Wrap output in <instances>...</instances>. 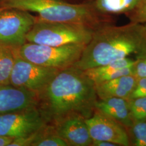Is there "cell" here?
I'll list each match as a JSON object with an SVG mask.
<instances>
[{
  "label": "cell",
  "instance_id": "obj_1",
  "mask_svg": "<svg viewBox=\"0 0 146 146\" xmlns=\"http://www.w3.org/2000/svg\"><path fill=\"white\" fill-rule=\"evenodd\" d=\"M37 95V108L47 123L73 113L89 118L98 100L94 82L74 66L60 70Z\"/></svg>",
  "mask_w": 146,
  "mask_h": 146
},
{
  "label": "cell",
  "instance_id": "obj_2",
  "mask_svg": "<svg viewBox=\"0 0 146 146\" xmlns=\"http://www.w3.org/2000/svg\"><path fill=\"white\" fill-rule=\"evenodd\" d=\"M125 58H146V35L143 24L131 22L95 30L74 66L86 70Z\"/></svg>",
  "mask_w": 146,
  "mask_h": 146
},
{
  "label": "cell",
  "instance_id": "obj_3",
  "mask_svg": "<svg viewBox=\"0 0 146 146\" xmlns=\"http://www.w3.org/2000/svg\"><path fill=\"white\" fill-rule=\"evenodd\" d=\"M16 9L36 13L44 21L76 23L94 31L116 23V17L104 15L90 3L71 4L59 0H0V11Z\"/></svg>",
  "mask_w": 146,
  "mask_h": 146
},
{
  "label": "cell",
  "instance_id": "obj_4",
  "mask_svg": "<svg viewBox=\"0 0 146 146\" xmlns=\"http://www.w3.org/2000/svg\"><path fill=\"white\" fill-rule=\"evenodd\" d=\"M94 30L83 25L44 21L38 18L27 35V41L51 46L70 44H87Z\"/></svg>",
  "mask_w": 146,
  "mask_h": 146
},
{
  "label": "cell",
  "instance_id": "obj_5",
  "mask_svg": "<svg viewBox=\"0 0 146 146\" xmlns=\"http://www.w3.org/2000/svg\"><path fill=\"white\" fill-rule=\"evenodd\" d=\"M86 44L51 46L26 42L16 50L18 55L29 62L62 70L73 66L81 57Z\"/></svg>",
  "mask_w": 146,
  "mask_h": 146
},
{
  "label": "cell",
  "instance_id": "obj_6",
  "mask_svg": "<svg viewBox=\"0 0 146 146\" xmlns=\"http://www.w3.org/2000/svg\"><path fill=\"white\" fill-rule=\"evenodd\" d=\"M36 20L27 11H0V46L19 49L27 42V35Z\"/></svg>",
  "mask_w": 146,
  "mask_h": 146
},
{
  "label": "cell",
  "instance_id": "obj_7",
  "mask_svg": "<svg viewBox=\"0 0 146 146\" xmlns=\"http://www.w3.org/2000/svg\"><path fill=\"white\" fill-rule=\"evenodd\" d=\"M60 71L56 69L43 67L29 62L19 56L16 52L10 77V84L37 94Z\"/></svg>",
  "mask_w": 146,
  "mask_h": 146
},
{
  "label": "cell",
  "instance_id": "obj_8",
  "mask_svg": "<svg viewBox=\"0 0 146 146\" xmlns=\"http://www.w3.org/2000/svg\"><path fill=\"white\" fill-rule=\"evenodd\" d=\"M47 123L37 107L0 115V136H26Z\"/></svg>",
  "mask_w": 146,
  "mask_h": 146
},
{
  "label": "cell",
  "instance_id": "obj_9",
  "mask_svg": "<svg viewBox=\"0 0 146 146\" xmlns=\"http://www.w3.org/2000/svg\"><path fill=\"white\" fill-rule=\"evenodd\" d=\"M93 140L108 141L117 146H131L127 128L98 110L85 119Z\"/></svg>",
  "mask_w": 146,
  "mask_h": 146
},
{
  "label": "cell",
  "instance_id": "obj_10",
  "mask_svg": "<svg viewBox=\"0 0 146 146\" xmlns=\"http://www.w3.org/2000/svg\"><path fill=\"white\" fill-rule=\"evenodd\" d=\"M85 118L77 114H70L55 120L52 125L58 135L68 146H91L90 135Z\"/></svg>",
  "mask_w": 146,
  "mask_h": 146
},
{
  "label": "cell",
  "instance_id": "obj_11",
  "mask_svg": "<svg viewBox=\"0 0 146 146\" xmlns=\"http://www.w3.org/2000/svg\"><path fill=\"white\" fill-rule=\"evenodd\" d=\"M36 93L11 84H0V115L35 108Z\"/></svg>",
  "mask_w": 146,
  "mask_h": 146
},
{
  "label": "cell",
  "instance_id": "obj_12",
  "mask_svg": "<svg viewBox=\"0 0 146 146\" xmlns=\"http://www.w3.org/2000/svg\"><path fill=\"white\" fill-rule=\"evenodd\" d=\"M138 61L134 58H123L84 72L95 84H99L122 76L134 75L135 66Z\"/></svg>",
  "mask_w": 146,
  "mask_h": 146
},
{
  "label": "cell",
  "instance_id": "obj_13",
  "mask_svg": "<svg viewBox=\"0 0 146 146\" xmlns=\"http://www.w3.org/2000/svg\"><path fill=\"white\" fill-rule=\"evenodd\" d=\"M136 80L135 75H129L95 84L98 98L99 99L120 98L128 100L135 87Z\"/></svg>",
  "mask_w": 146,
  "mask_h": 146
},
{
  "label": "cell",
  "instance_id": "obj_14",
  "mask_svg": "<svg viewBox=\"0 0 146 146\" xmlns=\"http://www.w3.org/2000/svg\"><path fill=\"white\" fill-rule=\"evenodd\" d=\"M95 109L113 119L127 129L134 123L128 100L120 98L98 99L95 104Z\"/></svg>",
  "mask_w": 146,
  "mask_h": 146
},
{
  "label": "cell",
  "instance_id": "obj_15",
  "mask_svg": "<svg viewBox=\"0 0 146 146\" xmlns=\"http://www.w3.org/2000/svg\"><path fill=\"white\" fill-rule=\"evenodd\" d=\"M140 0H92L95 9L104 15L116 17L130 13L135 9Z\"/></svg>",
  "mask_w": 146,
  "mask_h": 146
},
{
  "label": "cell",
  "instance_id": "obj_16",
  "mask_svg": "<svg viewBox=\"0 0 146 146\" xmlns=\"http://www.w3.org/2000/svg\"><path fill=\"white\" fill-rule=\"evenodd\" d=\"M16 55V50L0 46V84H10Z\"/></svg>",
  "mask_w": 146,
  "mask_h": 146
},
{
  "label": "cell",
  "instance_id": "obj_17",
  "mask_svg": "<svg viewBox=\"0 0 146 146\" xmlns=\"http://www.w3.org/2000/svg\"><path fill=\"white\" fill-rule=\"evenodd\" d=\"M32 146H68V144L58 135L52 125L47 123L38 131L36 140Z\"/></svg>",
  "mask_w": 146,
  "mask_h": 146
},
{
  "label": "cell",
  "instance_id": "obj_18",
  "mask_svg": "<svg viewBox=\"0 0 146 146\" xmlns=\"http://www.w3.org/2000/svg\"><path fill=\"white\" fill-rule=\"evenodd\" d=\"M127 130L131 145L146 146V121H135Z\"/></svg>",
  "mask_w": 146,
  "mask_h": 146
},
{
  "label": "cell",
  "instance_id": "obj_19",
  "mask_svg": "<svg viewBox=\"0 0 146 146\" xmlns=\"http://www.w3.org/2000/svg\"><path fill=\"white\" fill-rule=\"evenodd\" d=\"M131 116L135 121H146V98L128 100Z\"/></svg>",
  "mask_w": 146,
  "mask_h": 146
},
{
  "label": "cell",
  "instance_id": "obj_20",
  "mask_svg": "<svg viewBox=\"0 0 146 146\" xmlns=\"http://www.w3.org/2000/svg\"><path fill=\"white\" fill-rule=\"evenodd\" d=\"M125 16L131 22L146 23V0H140L135 9Z\"/></svg>",
  "mask_w": 146,
  "mask_h": 146
},
{
  "label": "cell",
  "instance_id": "obj_21",
  "mask_svg": "<svg viewBox=\"0 0 146 146\" xmlns=\"http://www.w3.org/2000/svg\"><path fill=\"white\" fill-rule=\"evenodd\" d=\"M139 98H146V77L137 78L135 87L128 100Z\"/></svg>",
  "mask_w": 146,
  "mask_h": 146
},
{
  "label": "cell",
  "instance_id": "obj_22",
  "mask_svg": "<svg viewBox=\"0 0 146 146\" xmlns=\"http://www.w3.org/2000/svg\"><path fill=\"white\" fill-rule=\"evenodd\" d=\"M134 75L137 78L146 77V58L139 60L136 63Z\"/></svg>",
  "mask_w": 146,
  "mask_h": 146
},
{
  "label": "cell",
  "instance_id": "obj_23",
  "mask_svg": "<svg viewBox=\"0 0 146 146\" xmlns=\"http://www.w3.org/2000/svg\"><path fill=\"white\" fill-rule=\"evenodd\" d=\"M115 143L110 142L108 141L101 140H93L91 146H117Z\"/></svg>",
  "mask_w": 146,
  "mask_h": 146
},
{
  "label": "cell",
  "instance_id": "obj_24",
  "mask_svg": "<svg viewBox=\"0 0 146 146\" xmlns=\"http://www.w3.org/2000/svg\"><path fill=\"white\" fill-rule=\"evenodd\" d=\"M13 139L11 137L0 136V146H9Z\"/></svg>",
  "mask_w": 146,
  "mask_h": 146
},
{
  "label": "cell",
  "instance_id": "obj_25",
  "mask_svg": "<svg viewBox=\"0 0 146 146\" xmlns=\"http://www.w3.org/2000/svg\"><path fill=\"white\" fill-rule=\"evenodd\" d=\"M143 26L144 31H145V34H146V23H143Z\"/></svg>",
  "mask_w": 146,
  "mask_h": 146
},
{
  "label": "cell",
  "instance_id": "obj_26",
  "mask_svg": "<svg viewBox=\"0 0 146 146\" xmlns=\"http://www.w3.org/2000/svg\"><path fill=\"white\" fill-rule=\"evenodd\" d=\"M92 1V0H90V2H91V1Z\"/></svg>",
  "mask_w": 146,
  "mask_h": 146
}]
</instances>
